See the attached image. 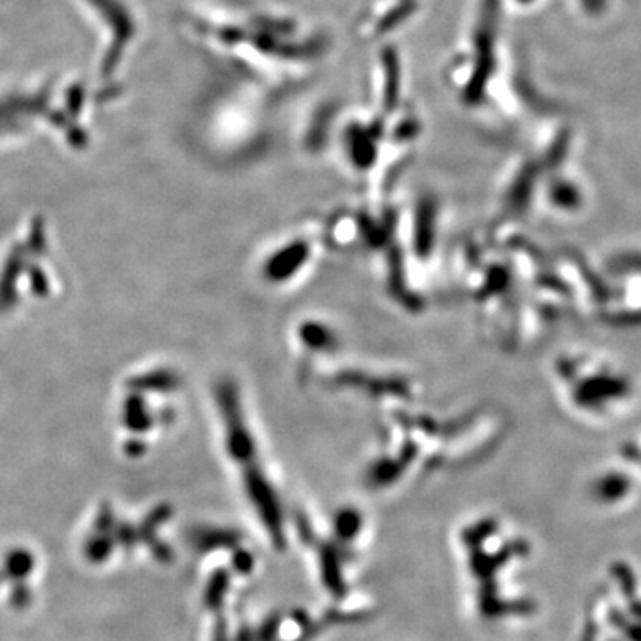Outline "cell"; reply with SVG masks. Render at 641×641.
Returning a JSON list of instances; mask_svg holds the SVG:
<instances>
[{"instance_id":"1","label":"cell","mask_w":641,"mask_h":641,"mask_svg":"<svg viewBox=\"0 0 641 641\" xmlns=\"http://www.w3.org/2000/svg\"><path fill=\"white\" fill-rule=\"evenodd\" d=\"M92 6L104 15L106 24L109 28H115V44L108 58V65L115 67L120 60L122 51L125 49L127 42H131L134 35V22L131 19V13H127L125 6L118 0H90Z\"/></svg>"}]
</instances>
